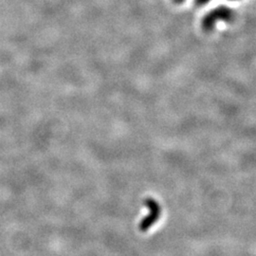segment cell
<instances>
[{
  "mask_svg": "<svg viewBox=\"0 0 256 256\" xmlns=\"http://www.w3.org/2000/svg\"><path fill=\"white\" fill-rule=\"evenodd\" d=\"M234 17H235V14L232 10L226 8L224 6H220L204 16L202 20V28L206 32H211L213 30L218 20L231 22L234 20Z\"/></svg>",
  "mask_w": 256,
  "mask_h": 256,
  "instance_id": "obj_1",
  "label": "cell"
},
{
  "mask_svg": "<svg viewBox=\"0 0 256 256\" xmlns=\"http://www.w3.org/2000/svg\"><path fill=\"white\" fill-rule=\"evenodd\" d=\"M146 205H147L148 208L150 209L151 213H150L149 216H146L142 221V223L140 224V229L142 231H145V230L149 229L151 227V225L157 221V219L160 215V207L157 204V202L149 199V200L146 201Z\"/></svg>",
  "mask_w": 256,
  "mask_h": 256,
  "instance_id": "obj_2",
  "label": "cell"
},
{
  "mask_svg": "<svg viewBox=\"0 0 256 256\" xmlns=\"http://www.w3.org/2000/svg\"><path fill=\"white\" fill-rule=\"evenodd\" d=\"M211 0H195V4L197 6H203L205 4H207Z\"/></svg>",
  "mask_w": 256,
  "mask_h": 256,
  "instance_id": "obj_3",
  "label": "cell"
},
{
  "mask_svg": "<svg viewBox=\"0 0 256 256\" xmlns=\"http://www.w3.org/2000/svg\"><path fill=\"white\" fill-rule=\"evenodd\" d=\"M176 3H181L183 0H174Z\"/></svg>",
  "mask_w": 256,
  "mask_h": 256,
  "instance_id": "obj_4",
  "label": "cell"
}]
</instances>
